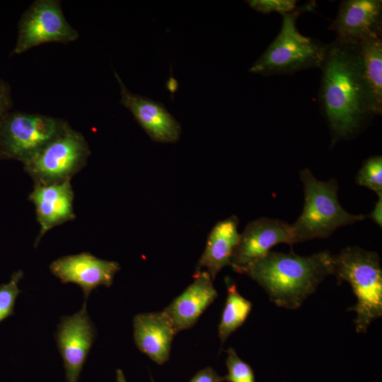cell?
<instances>
[{"label":"cell","mask_w":382,"mask_h":382,"mask_svg":"<svg viewBox=\"0 0 382 382\" xmlns=\"http://www.w3.org/2000/svg\"><path fill=\"white\" fill-rule=\"evenodd\" d=\"M322 70L319 102L331 134V145L360 131L379 115L366 83L358 45L328 44Z\"/></svg>","instance_id":"cell-1"},{"label":"cell","mask_w":382,"mask_h":382,"mask_svg":"<svg viewBox=\"0 0 382 382\" xmlns=\"http://www.w3.org/2000/svg\"><path fill=\"white\" fill-rule=\"evenodd\" d=\"M333 265V255L329 251L308 256L270 251L238 272L255 281L276 306L296 310L326 276L332 274Z\"/></svg>","instance_id":"cell-2"},{"label":"cell","mask_w":382,"mask_h":382,"mask_svg":"<svg viewBox=\"0 0 382 382\" xmlns=\"http://www.w3.org/2000/svg\"><path fill=\"white\" fill-rule=\"evenodd\" d=\"M315 6L314 1L309 2L292 12L282 14L279 33L249 69L250 72L269 76L320 68L328 45L301 35L296 28L300 15L311 11Z\"/></svg>","instance_id":"cell-3"},{"label":"cell","mask_w":382,"mask_h":382,"mask_svg":"<svg viewBox=\"0 0 382 382\" xmlns=\"http://www.w3.org/2000/svg\"><path fill=\"white\" fill-rule=\"evenodd\" d=\"M333 273L338 282H348L357 298L349 308L356 313L358 333L366 332L370 324L382 316V268L377 253L348 246L333 255Z\"/></svg>","instance_id":"cell-4"},{"label":"cell","mask_w":382,"mask_h":382,"mask_svg":"<svg viewBox=\"0 0 382 382\" xmlns=\"http://www.w3.org/2000/svg\"><path fill=\"white\" fill-rule=\"evenodd\" d=\"M303 185L304 205L297 220L291 224L295 243L330 236L342 226L364 220L363 214H352L339 203L337 181H321L306 168L300 171Z\"/></svg>","instance_id":"cell-5"},{"label":"cell","mask_w":382,"mask_h":382,"mask_svg":"<svg viewBox=\"0 0 382 382\" xmlns=\"http://www.w3.org/2000/svg\"><path fill=\"white\" fill-rule=\"evenodd\" d=\"M90 154L83 134L69 125L23 163L35 184L48 185L70 180L85 166Z\"/></svg>","instance_id":"cell-6"},{"label":"cell","mask_w":382,"mask_h":382,"mask_svg":"<svg viewBox=\"0 0 382 382\" xmlns=\"http://www.w3.org/2000/svg\"><path fill=\"white\" fill-rule=\"evenodd\" d=\"M59 117L11 111L0 132V158L24 163L69 126Z\"/></svg>","instance_id":"cell-7"},{"label":"cell","mask_w":382,"mask_h":382,"mask_svg":"<svg viewBox=\"0 0 382 382\" xmlns=\"http://www.w3.org/2000/svg\"><path fill=\"white\" fill-rule=\"evenodd\" d=\"M78 31L65 18L59 0H35L22 13L13 54L50 42L68 44L78 40Z\"/></svg>","instance_id":"cell-8"},{"label":"cell","mask_w":382,"mask_h":382,"mask_svg":"<svg viewBox=\"0 0 382 382\" xmlns=\"http://www.w3.org/2000/svg\"><path fill=\"white\" fill-rule=\"evenodd\" d=\"M96 336L86 302L77 313L61 318L54 338L63 359L66 382H78Z\"/></svg>","instance_id":"cell-9"},{"label":"cell","mask_w":382,"mask_h":382,"mask_svg":"<svg viewBox=\"0 0 382 382\" xmlns=\"http://www.w3.org/2000/svg\"><path fill=\"white\" fill-rule=\"evenodd\" d=\"M279 243H295L291 224L277 219L261 217L249 222L236 245L231 266L236 272L265 256Z\"/></svg>","instance_id":"cell-10"},{"label":"cell","mask_w":382,"mask_h":382,"mask_svg":"<svg viewBox=\"0 0 382 382\" xmlns=\"http://www.w3.org/2000/svg\"><path fill=\"white\" fill-rule=\"evenodd\" d=\"M329 30L335 33L336 41L352 45L382 36V1H342Z\"/></svg>","instance_id":"cell-11"},{"label":"cell","mask_w":382,"mask_h":382,"mask_svg":"<svg viewBox=\"0 0 382 382\" xmlns=\"http://www.w3.org/2000/svg\"><path fill=\"white\" fill-rule=\"evenodd\" d=\"M50 270L62 283L78 284L86 302L92 290L100 285L109 287L112 284L120 267L117 262L102 260L88 252H83L55 260L50 264Z\"/></svg>","instance_id":"cell-12"},{"label":"cell","mask_w":382,"mask_h":382,"mask_svg":"<svg viewBox=\"0 0 382 382\" xmlns=\"http://www.w3.org/2000/svg\"><path fill=\"white\" fill-rule=\"evenodd\" d=\"M120 88V103L128 109L135 120L154 141L175 143L181 134L180 124L168 112L165 105L147 97L134 94L114 71Z\"/></svg>","instance_id":"cell-13"},{"label":"cell","mask_w":382,"mask_h":382,"mask_svg":"<svg viewBox=\"0 0 382 382\" xmlns=\"http://www.w3.org/2000/svg\"><path fill=\"white\" fill-rule=\"evenodd\" d=\"M29 199L35 205L36 219L40 226L35 247L47 231L75 218L74 192L70 180L48 185L35 184Z\"/></svg>","instance_id":"cell-14"},{"label":"cell","mask_w":382,"mask_h":382,"mask_svg":"<svg viewBox=\"0 0 382 382\" xmlns=\"http://www.w3.org/2000/svg\"><path fill=\"white\" fill-rule=\"evenodd\" d=\"M194 278L193 282L163 309L176 333L192 328L218 295L207 272L195 273Z\"/></svg>","instance_id":"cell-15"},{"label":"cell","mask_w":382,"mask_h":382,"mask_svg":"<svg viewBox=\"0 0 382 382\" xmlns=\"http://www.w3.org/2000/svg\"><path fill=\"white\" fill-rule=\"evenodd\" d=\"M133 328L134 340L140 352L159 365L169 359L172 341L176 332L163 311L135 315Z\"/></svg>","instance_id":"cell-16"},{"label":"cell","mask_w":382,"mask_h":382,"mask_svg":"<svg viewBox=\"0 0 382 382\" xmlns=\"http://www.w3.org/2000/svg\"><path fill=\"white\" fill-rule=\"evenodd\" d=\"M238 219L231 216L219 221L212 229L207 244L200 257L195 273L204 269L214 280L221 270L231 265L233 252L238 244Z\"/></svg>","instance_id":"cell-17"},{"label":"cell","mask_w":382,"mask_h":382,"mask_svg":"<svg viewBox=\"0 0 382 382\" xmlns=\"http://www.w3.org/2000/svg\"><path fill=\"white\" fill-rule=\"evenodd\" d=\"M364 77L378 115L382 112V36L367 38L358 45Z\"/></svg>","instance_id":"cell-18"},{"label":"cell","mask_w":382,"mask_h":382,"mask_svg":"<svg viewBox=\"0 0 382 382\" xmlns=\"http://www.w3.org/2000/svg\"><path fill=\"white\" fill-rule=\"evenodd\" d=\"M251 308L252 303L239 294L236 284H230L218 327V335L221 344L244 323Z\"/></svg>","instance_id":"cell-19"},{"label":"cell","mask_w":382,"mask_h":382,"mask_svg":"<svg viewBox=\"0 0 382 382\" xmlns=\"http://www.w3.org/2000/svg\"><path fill=\"white\" fill-rule=\"evenodd\" d=\"M356 183L376 192L382 193V156H373L363 163L356 177Z\"/></svg>","instance_id":"cell-20"},{"label":"cell","mask_w":382,"mask_h":382,"mask_svg":"<svg viewBox=\"0 0 382 382\" xmlns=\"http://www.w3.org/2000/svg\"><path fill=\"white\" fill-rule=\"evenodd\" d=\"M23 276L21 270L15 272L8 283L0 285V322L14 313L15 302L21 293L18 284Z\"/></svg>","instance_id":"cell-21"},{"label":"cell","mask_w":382,"mask_h":382,"mask_svg":"<svg viewBox=\"0 0 382 382\" xmlns=\"http://www.w3.org/2000/svg\"><path fill=\"white\" fill-rule=\"evenodd\" d=\"M226 364L228 374L223 377L224 381L255 382L250 366L243 361L232 347H229L227 350Z\"/></svg>","instance_id":"cell-22"},{"label":"cell","mask_w":382,"mask_h":382,"mask_svg":"<svg viewBox=\"0 0 382 382\" xmlns=\"http://www.w3.org/2000/svg\"><path fill=\"white\" fill-rule=\"evenodd\" d=\"M246 2L253 9L264 14L278 12L282 15L297 8L295 0H249Z\"/></svg>","instance_id":"cell-23"},{"label":"cell","mask_w":382,"mask_h":382,"mask_svg":"<svg viewBox=\"0 0 382 382\" xmlns=\"http://www.w3.org/2000/svg\"><path fill=\"white\" fill-rule=\"evenodd\" d=\"M13 105L11 87L8 82L0 78V132L3 123Z\"/></svg>","instance_id":"cell-24"},{"label":"cell","mask_w":382,"mask_h":382,"mask_svg":"<svg viewBox=\"0 0 382 382\" xmlns=\"http://www.w3.org/2000/svg\"><path fill=\"white\" fill-rule=\"evenodd\" d=\"M221 377L211 367H206L197 371L189 382H223Z\"/></svg>","instance_id":"cell-25"},{"label":"cell","mask_w":382,"mask_h":382,"mask_svg":"<svg viewBox=\"0 0 382 382\" xmlns=\"http://www.w3.org/2000/svg\"><path fill=\"white\" fill-rule=\"evenodd\" d=\"M378 196L374 209L371 212L366 216L371 219L378 226H382V193L377 194Z\"/></svg>","instance_id":"cell-26"},{"label":"cell","mask_w":382,"mask_h":382,"mask_svg":"<svg viewBox=\"0 0 382 382\" xmlns=\"http://www.w3.org/2000/svg\"><path fill=\"white\" fill-rule=\"evenodd\" d=\"M178 81L170 75V78L166 82V88L173 95L178 90Z\"/></svg>","instance_id":"cell-27"},{"label":"cell","mask_w":382,"mask_h":382,"mask_svg":"<svg viewBox=\"0 0 382 382\" xmlns=\"http://www.w3.org/2000/svg\"><path fill=\"white\" fill-rule=\"evenodd\" d=\"M116 382H127L125 374L121 369L116 371Z\"/></svg>","instance_id":"cell-28"},{"label":"cell","mask_w":382,"mask_h":382,"mask_svg":"<svg viewBox=\"0 0 382 382\" xmlns=\"http://www.w3.org/2000/svg\"><path fill=\"white\" fill-rule=\"evenodd\" d=\"M151 382H154V381L153 380L152 378H151Z\"/></svg>","instance_id":"cell-29"}]
</instances>
